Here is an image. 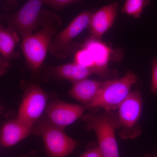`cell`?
I'll use <instances>...</instances> for the list:
<instances>
[{"mask_svg":"<svg viewBox=\"0 0 157 157\" xmlns=\"http://www.w3.org/2000/svg\"><path fill=\"white\" fill-rule=\"evenodd\" d=\"M58 15L46 9H42L37 30L23 38L21 48L27 67L33 74H36L42 67L53 38L62 25Z\"/></svg>","mask_w":157,"mask_h":157,"instance_id":"cell-1","label":"cell"},{"mask_svg":"<svg viewBox=\"0 0 157 157\" xmlns=\"http://www.w3.org/2000/svg\"><path fill=\"white\" fill-rule=\"evenodd\" d=\"M86 129L93 130L104 157H120L115 132L118 130L117 112L105 111L100 115L82 116Z\"/></svg>","mask_w":157,"mask_h":157,"instance_id":"cell-2","label":"cell"},{"mask_svg":"<svg viewBox=\"0 0 157 157\" xmlns=\"http://www.w3.org/2000/svg\"><path fill=\"white\" fill-rule=\"evenodd\" d=\"M137 80V74L130 71L121 78L105 81L94 101L87 108L114 111L128 95Z\"/></svg>","mask_w":157,"mask_h":157,"instance_id":"cell-3","label":"cell"},{"mask_svg":"<svg viewBox=\"0 0 157 157\" xmlns=\"http://www.w3.org/2000/svg\"><path fill=\"white\" fill-rule=\"evenodd\" d=\"M33 133L42 137L48 157H67L77 147L78 142L51 123L46 117L35 124Z\"/></svg>","mask_w":157,"mask_h":157,"instance_id":"cell-4","label":"cell"},{"mask_svg":"<svg viewBox=\"0 0 157 157\" xmlns=\"http://www.w3.org/2000/svg\"><path fill=\"white\" fill-rule=\"evenodd\" d=\"M143 103L142 94L135 90L130 93L118 108L119 135L122 139H136L142 133L139 121Z\"/></svg>","mask_w":157,"mask_h":157,"instance_id":"cell-5","label":"cell"},{"mask_svg":"<svg viewBox=\"0 0 157 157\" xmlns=\"http://www.w3.org/2000/svg\"><path fill=\"white\" fill-rule=\"evenodd\" d=\"M94 12V10L81 12L64 29L58 33L51 43L49 52L59 59L66 58L71 55L79 46L73 42V39L88 28Z\"/></svg>","mask_w":157,"mask_h":157,"instance_id":"cell-6","label":"cell"},{"mask_svg":"<svg viewBox=\"0 0 157 157\" xmlns=\"http://www.w3.org/2000/svg\"><path fill=\"white\" fill-rule=\"evenodd\" d=\"M45 0H28L17 11L4 14L1 18L8 28L16 32L21 39L34 33L39 26V19Z\"/></svg>","mask_w":157,"mask_h":157,"instance_id":"cell-7","label":"cell"},{"mask_svg":"<svg viewBox=\"0 0 157 157\" xmlns=\"http://www.w3.org/2000/svg\"><path fill=\"white\" fill-rule=\"evenodd\" d=\"M21 85L23 95L17 118L33 128L45 111L48 95L36 84L22 81Z\"/></svg>","mask_w":157,"mask_h":157,"instance_id":"cell-8","label":"cell"},{"mask_svg":"<svg viewBox=\"0 0 157 157\" xmlns=\"http://www.w3.org/2000/svg\"><path fill=\"white\" fill-rule=\"evenodd\" d=\"M85 108L81 105L56 100L48 103L45 112L52 124L63 130L82 117Z\"/></svg>","mask_w":157,"mask_h":157,"instance_id":"cell-9","label":"cell"},{"mask_svg":"<svg viewBox=\"0 0 157 157\" xmlns=\"http://www.w3.org/2000/svg\"><path fill=\"white\" fill-rule=\"evenodd\" d=\"M80 45L89 52L94 64V73L102 77L107 76L108 63L113 53L111 48L100 39L91 37Z\"/></svg>","mask_w":157,"mask_h":157,"instance_id":"cell-10","label":"cell"},{"mask_svg":"<svg viewBox=\"0 0 157 157\" xmlns=\"http://www.w3.org/2000/svg\"><path fill=\"white\" fill-rule=\"evenodd\" d=\"M118 5L113 2L103 6L91 16L88 28L91 37L100 39L113 25L117 16Z\"/></svg>","mask_w":157,"mask_h":157,"instance_id":"cell-11","label":"cell"},{"mask_svg":"<svg viewBox=\"0 0 157 157\" xmlns=\"http://www.w3.org/2000/svg\"><path fill=\"white\" fill-rule=\"evenodd\" d=\"M21 37L16 32L8 27H0V73L5 75L11 68V62L19 56L15 51Z\"/></svg>","mask_w":157,"mask_h":157,"instance_id":"cell-12","label":"cell"},{"mask_svg":"<svg viewBox=\"0 0 157 157\" xmlns=\"http://www.w3.org/2000/svg\"><path fill=\"white\" fill-rule=\"evenodd\" d=\"M33 128L17 118L6 122L1 130V145L6 148L14 146L33 133Z\"/></svg>","mask_w":157,"mask_h":157,"instance_id":"cell-13","label":"cell"},{"mask_svg":"<svg viewBox=\"0 0 157 157\" xmlns=\"http://www.w3.org/2000/svg\"><path fill=\"white\" fill-rule=\"evenodd\" d=\"M104 82L87 78L76 82L73 83L69 96L87 108L94 101Z\"/></svg>","mask_w":157,"mask_h":157,"instance_id":"cell-14","label":"cell"},{"mask_svg":"<svg viewBox=\"0 0 157 157\" xmlns=\"http://www.w3.org/2000/svg\"><path fill=\"white\" fill-rule=\"evenodd\" d=\"M49 76L59 79H65L73 83L94 74L92 70L75 62L58 66H51L48 68Z\"/></svg>","mask_w":157,"mask_h":157,"instance_id":"cell-15","label":"cell"},{"mask_svg":"<svg viewBox=\"0 0 157 157\" xmlns=\"http://www.w3.org/2000/svg\"><path fill=\"white\" fill-rule=\"evenodd\" d=\"M151 0H126L122 12L132 16L135 18H140L143 13L144 9L146 8L151 2Z\"/></svg>","mask_w":157,"mask_h":157,"instance_id":"cell-16","label":"cell"},{"mask_svg":"<svg viewBox=\"0 0 157 157\" xmlns=\"http://www.w3.org/2000/svg\"><path fill=\"white\" fill-rule=\"evenodd\" d=\"M75 52L74 62L90 69L93 72L94 64L89 52L86 48L81 47ZM94 73V72H93Z\"/></svg>","mask_w":157,"mask_h":157,"instance_id":"cell-17","label":"cell"},{"mask_svg":"<svg viewBox=\"0 0 157 157\" xmlns=\"http://www.w3.org/2000/svg\"><path fill=\"white\" fill-rule=\"evenodd\" d=\"M82 0H45V5L56 11H60L73 3L79 2Z\"/></svg>","mask_w":157,"mask_h":157,"instance_id":"cell-18","label":"cell"},{"mask_svg":"<svg viewBox=\"0 0 157 157\" xmlns=\"http://www.w3.org/2000/svg\"><path fill=\"white\" fill-rule=\"evenodd\" d=\"M79 157H104L98 144H93L87 147Z\"/></svg>","mask_w":157,"mask_h":157,"instance_id":"cell-19","label":"cell"},{"mask_svg":"<svg viewBox=\"0 0 157 157\" xmlns=\"http://www.w3.org/2000/svg\"><path fill=\"white\" fill-rule=\"evenodd\" d=\"M152 76L151 90L153 94H157V55L151 60Z\"/></svg>","mask_w":157,"mask_h":157,"instance_id":"cell-20","label":"cell"},{"mask_svg":"<svg viewBox=\"0 0 157 157\" xmlns=\"http://www.w3.org/2000/svg\"><path fill=\"white\" fill-rule=\"evenodd\" d=\"M17 0H7V6L8 9H12L15 6Z\"/></svg>","mask_w":157,"mask_h":157,"instance_id":"cell-21","label":"cell"},{"mask_svg":"<svg viewBox=\"0 0 157 157\" xmlns=\"http://www.w3.org/2000/svg\"><path fill=\"white\" fill-rule=\"evenodd\" d=\"M144 157H157V148L156 149V153L155 155H151L150 154H146L144 155Z\"/></svg>","mask_w":157,"mask_h":157,"instance_id":"cell-22","label":"cell"},{"mask_svg":"<svg viewBox=\"0 0 157 157\" xmlns=\"http://www.w3.org/2000/svg\"><path fill=\"white\" fill-rule=\"evenodd\" d=\"M20 157H34L33 154H28L25 155L23 156Z\"/></svg>","mask_w":157,"mask_h":157,"instance_id":"cell-23","label":"cell"}]
</instances>
